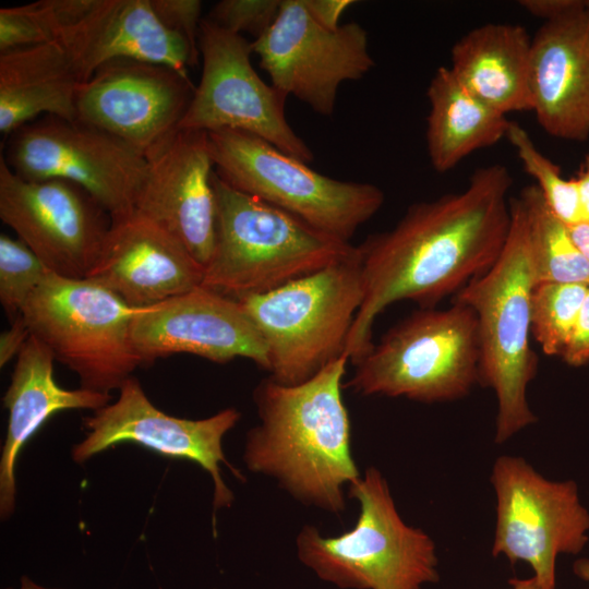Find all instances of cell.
Masks as SVG:
<instances>
[{
	"mask_svg": "<svg viewBox=\"0 0 589 589\" xmlns=\"http://www.w3.org/2000/svg\"><path fill=\"white\" fill-rule=\"evenodd\" d=\"M512 184L505 166L480 167L461 192L412 204L390 230L358 245L364 298L345 348L352 364L373 347L374 322L387 306L434 308L495 264L509 232Z\"/></svg>",
	"mask_w": 589,
	"mask_h": 589,
	"instance_id": "obj_1",
	"label": "cell"
},
{
	"mask_svg": "<svg viewBox=\"0 0 589 589\" xmlns=\"http://www.w3.org/2000/svg\"><path fill=\"white\" fill-rule=\"evenodd\" d=\"M348 361L341 356L297 385L261 381L253 392L260 422L247 433L243 452L248 470L336 516L346 509L345 488L361 477L341 395Z\"/></svg>",
	"mask_w": 589,
	"mask_h": 589,
	"instance_id": "obj_2",
	"label": "cell"
},
{
	"mask_svg": "<svg viewBox=\"0 0 589 589\" xmlns=\"http://www.w3.org/2000/svg\"><path fill=\"white\" fill-rule=\"evenodd\" d=\"M509 206L510 227L500 257L453 300L470 306L477 317L479 384L496 397V444L538 420L527 400L538 371V357L530 347L534 277L528 225L520 197H510Z\"/></svg>",
	"mask_w": 589,
	"mask_h": 589,
	"instance_id": "obj_3",
	"label": "cell"
},
{
	"mask_svg": "<svg viewBox=\"0 0 589 589\" xmlns=\"http://www.w3.org/2000/svg\"><path fill=\"white\" fill-rule=\"evenodd\" d=\"M216 230L202 287L238 300L276 289L347 255L353 248L257 197L216 172Z\"/></svg>",
	"mask_w": 589,
	"mask_h": 589,
	"instance_id": "obj_4",
	"label": "cell"
},
{
	"mask_svg": "<svg viewBox=\"0 0 589 589\" xmlns=\"http://www.w3.org/2000/svg\"><path fill=\"white\" fill-rule=\"evenodd\" d=\"M363 298L362 257L353 247L324 268L237 301L265 344L268 377L297 385L345 356Z\"/></svg>",
	"mask_w": 589,
	"mask_h": 589,
	"instance_id": "obj_5",
	"label": "cell"
},
{
	"mask_svg": "<svg viewBox=\"0 0 589 589\" xmlns=\"http://www.w3.org/2000/svg\"><path fill=\"white\" fill-rule=\"evenodd\" d=\"M347 495L360 506L352 529L324 537L305 525L297 536V555L305 567L341 589H422L438 581L433 539L402 520L378 469L366 468Z\"/></svg>",
	"mask_w": 589,
	"mask_h": 589,
	"instance_id": "obj_6",
	"label": "cell"
},
{
	"mask_svg": "<svg viewBox=\"0 0 589 589\" xmlns=\"http://www.w3.org/2000/svg\"><path fill=\"white\" fill-rule=\"evenodd\" d=\"M473 310L421 308L390 327L357 363L344 387L362 396L432 404L461 399L479 384Z\"/></svg>",
	"mask_w": 589,
	"mask_h": 589,
	"instance_id": "obj_7",
	"label": "cell"
},
{
	"mask_svg": "<svg viewBox=\"0 0 589 589\" xmlns=\"http://www.w3.org/2000/svg\"><path fill=\"white\" fill-rule=\"evenodd\" d=\"M216 175L231 188L349 242L384 203L371 183L337 180L238 130L207 132Z\"/></svg>",
	"mask_w": 589,
	"mask_h": 589,
	"instance_id": "obj_8",
	"label": "cell"
},
{
	"mask_svg": "<svg viewBox=\"0 0 589 589\" xmlns=\"http://www.w3.org/2000/svg\"><path fill=\"white\" fill-rule=\"evenodd\" d=\"M136 311L88 278L50 273L21 316L56 361L77 375L82 388L110 394L143 365L131 340Z\"/></svg>",
	"mask_w": 589,
	"mask_h": 589,
	"instance_id": "obj_9",
	"label": "cell"
},
{
	"mask_svg": "<svg viewBox=\"0 0 589 589\" xmlns=\"http://www.w3.org/2000/svg\"><path fill=\"white\" fill-rule=\"evenodd\" d=\"M495 493L493 556L527 563L541 589H555L556 558L589 541V510L577 483L553 481L525 458L502 455L490 477Z\"/></svg>",
	"mask_w": 589,
	"mask_h": 589,
	"instance_id": "obj_10",
	"label": "cell"
},
{
	"mask_svg": "<svg viewBox=\"0 0 589 589\" xmlns=\"http://www.w3.org/2000/svg\"><path fill=\"white\" fill-rule=\"evenodd\" d=\"M2 157L23 179L75 183L111 217L134 211L148 167L144 154L115 135L50 116L10 134Z\"/></svg>",
	"mask_w": 589,
	"mask_h": 589,
	"instance_id": "obj_11",
	"label": "cell"
},
{
	"mask_svg": "<svg viewBox=\"0 0 589 589\" xmlns=\"http://www.w3.org/2000/svg\"><path fill=\"white\" fill-rule=\"evenodd\" d=\"M202 75L178 130H238L308 164L313 153L286 118L287 95L266 84L251 63L252 41L208 19L201 22Z\"/></svg>",
	"mask_w": 589,
	"mask_h": 589,
	"instance_id": "obj_12",
	"label": "cell"
},
{
	"mask_svg": "<svg viewBox=\"0 0 589 589\" xmlns=\"http://www.w3.org/2000/svg\"><path fill=\"white\" fill-rule=\"evenodd\" d=\"M117 400L83 419L85 437L72 447V459L83 464L107 448L134 443L166 457L187 459L201 466L213 480V525L215 513L233 503V493L225 483L220 465L239 481L244 474L226 458L223 440L236 426L241 413L226 408L197 420L170 416L157 408L134 376L118 389Z\"/></svg>",
	"mask_w": 589,
	"mask_h": 589,
	"instance_id": "obj_13",
	"label": "cell"
},
{
	"mask_svg": "<svg viewBox=\"0 0 589 589\" xmlns=\"http://www.w3.org/2000/svg\"><path fill=\"white\" fill-rule=\"evenodd\" d=\"M272 85L322 116L335 110L346 81L363 77L374 65L366 31L356 22L322 26L304 0H281L269 28L252 41Z\"/></svg>",
	"mask_w": 589,
	"mask_h": 589,
	"instance_id": "obj_14",
	"label": "cell"
},
{
	"mask_svg": "<svg viewBox=\"0 0 589 589\" xmlns=\"http://www.w3.org/2000/svg\"><path fill=\"white\" fill-rule=\"evenodd\" d=\"M0 218L52 274L72 279L88 276L111 225L110 214L81 187L23 179L2 155Z\"/></svg>",
	"mask_w": 589,
	"mask_h": 589,
	"instance_id": "obj_15",
	"label": "cell"
},
{
	"mask_svg": "<svg viewBox=\"0 0 589 589\" xmlns=\"http://www.w3.org/2000/svg\"><path fill=\"white\" fill-rule=\"evenodd\" d=\"M194 91L189 75L167 65L112 60L81 85L77 121L115 135L147 157L178 130Z\"/></svg>",
	"mask_w": 589,
	"mask_h": 589,
	"instance_id": "obj_16",
	"label": "cell"
},
{
	"mask_svg": "<svg viewBox=\"0 0 589 589\" xmlns=\"http://www.w3.org/2000/svg\"><path fill=\"white\" fill-rule=\"evenodd\" d=\"M131 340L143 364L189 353L216 363L245 358L268 370L265 344L239 301L202 286L137 309Z\"/></svg>",
	"mask_w": 589,
	"mask_h": 589,
	"instance_id": "obj_17",
	"label": "cell"
},
{
	"mask_svg": "<svg viewBox=\"0 0 589 589\" xmlns=\"http://www.w3.org/2000/svg\"><path fill=\"white\" fill-rule=\"evenodd\" d=\"M134 209L172 237L205 267L215 243L214 161L208 134L177 130L147 157Z\"/></svg>",
	"mask_w": 589,
	"mask_h": 589,
	"instance_id": "obj_18",
	"label": "cell"
},
{
	"mask_svg": "<svg viewBox=\"0 0 589 589\" xmlns=\"http://www.w3.org/2000/svg\"><path fill=\"white\" fill-rule=\"evenodd\" d=\"M204 267L175 237L135 209L111 217L96 264L86 278L128 305L152 306L200 287Z\"/></svg>",
	"mask_w": 589,
	"mask_h": 589,
	"instance_id": "obj_19",
	"label": "cell"
},
{
	"mask_svg": "<svg viewBox=\"0 0 589 589\" xmlns=\"http://www.w3.org/2000/svg\"><path fill=\"white\" fill-rule=\"evenodd\" d=\"M532 111L550 135L589 137V8L546 21L531 38Z\"/></svg>",
	"mask_w": 589,
	"mask_h": 589,
	"instance_id": "obj_20",
	"label": "cell"
},
{
	"mask_svg": "<svg viewBox=\"0 0 589 589\" xmlns=\"http://www.w3.org/2000/svg\"><path fill=\"white\" fill-rule=\"evenodd\" d=\"M59 41L73 56L84 83L117 59L163 64L183 75L195 65L187 43L160 22L151 0H91Z\"/></svg>",
	"mask_w": 589,
	"mask_h": 589,
	"instance_id": "obj_21",
	"label": "cell"
},
{
	"mask_svg": "<svg viewBox=\"0 0 589 589\" xmlns=\"http://www.w3.org/2000/svg\"><path fill=\"white\" fill-rule=\"evenodd\" d=\"M52 352L31 335L16 357L10 385L3 396L9 412L0 457V516L9 518L15 508L17 457L25 444L55 413L64 410H97L112 396L85 388L65 389L53 377Z\"/></svg>",
	"mask_w": 589,
	"mask_h": 589,
	"instance_id": "obj_22",
	"label": "cell"
},
{
	"mask_svg": "<svg viewBox=\"0 0 589 589\" xmlns=\"http://www.w3.org/2000/svg\"><path fill=\"white\" fill-rule=\"evenodd\" d=\"M84 83L61 41L0 53V131L9 136L40 115L77 120L76 98Z\"/></svg>",
	"mask_w": 589,
	"mask_h": 589,
	"instance_id": "obj_23",
	"label": "cell"
},
{
	"mask_svg": "<svg viewBox=\"0 0 589 589\" xmlns=\"http://www.w3.org/2000/svg\"><path fill=\"white\" fill-rule=\"evenodd\" d=\"M531 38L525 27L486 23L459 38L450 51L457 80L503 115L532 111Z\"/></svg>",
	"mask_w": 589,
	"mask_h": 589,
	"instance_id": "obj_24",
	"label": "cell"
},
{
	"mask_svg": "<svg viewBox=\"0 0 589 589\" xmlns=\"http://www.w3.org/2000/svg\"><path fill=\"white\" fill-rule=\"evenodd\" d=\"M426 147L432 167L447 172L477 149L506 137L509 120L467 89L449 67L428 86Z\"/></svg>",
	"mask_w": 589,
	"mask_h": 589,
	"instance_id": "obj_25",
	"label": "cell"
},
{
	"mask_svg": "<svg viewBox=\"0 0 589 589\" xmlns=\"http://www.w3.org/2000/svg\"><path fill=\"white\" fill-rule=\"evenodd\" d=\"M534 285L579 284L589 287V261L572 240L566 225L545 204L536 184L521 189Z\"/></svg>",
	"mask_w": 589,
	"mask_h": 589,
	"instance_id": "obj_26",
	"label": "cell"
},
{
	"mask_svg": "<svg viewBox=\"0 0 589 589\" xmlns=\"http://www.w3.org/2000/svg\"><path fill=\"white\" fill-rule=\"evenodd\" d=\"M91 0H40L0 9V52L58 41Z\"/></svg>",
	"mask_w": 589,
	"mask_h": 589,
	"instance_id": "obj_27",
	"label": "cell"
},
{
	"mask_svg": "<svg viewBox=\"0 0 589 589\" xmlns=\"http://www.w3.org/2000/svg\"><path fill=\"white\" fill-rule=\"evenodd\" d=\"M589 287L536 284L531 292V336L546 356H562Z\"/></svg>",
	"mask_w": 589,
	"mask_h": 589,
	"instance_id": "obj_28",
	"label": "cell"
},
{
	"mask_svg": "<svg viewBox=\"0 0 589 589\" xmlns=\"http://www.w3.org/2000/svg\"><path fill=\"white\" fill-rule=\"evenodd\" d=\"M506 139L516 149L525 171L536 180L534 184L551 212L565 225L582 221L575 178L565 179L561 168L538 149L519 123L509 122Z\"/></svg>",
	"mask_w": 589,
	"mask_h": 589,
	"instance_id": "obj_29",
	"label": "cell"
},
{
	"mask_svg": "<svg viewBox=\"0 0 589 589\" xmlns=\"http://www.w3.org/2000/svg\"><path fill=\"white\" fill-rule=\"evenodd\" d=\"M50 273L22 240L0 235V302L10 321Z\"/></svg>",
	"mask_w": 589,
	"mask_h": 589,
	"instance_id": "obj_30",
	"label": "cell"
},
{
	"mask_svg": "<svg viewBox=\"0 0 589 589\" xmlns=\"http://www.w3.org/2000/svg\"><path fill=\"white\" fill-rule=\"evenodd\" d=\"M281 0H223L209 12L208 20L235 34L250 33L254 39L274 23Z\"/></svg>",
	"mask_w": 589,
	"mask_h": 589,
	"instance_id": "obj_31",
	"label": "cell"
},
{
	"mask_svg": "<svg viewBox=\"0 0 589 589\" xmlns=\"http://www.w3.org/2000/svg\"><path fill=\"white\" fill-rule=\"evenodd\" d=\"M160 22L188 45L195 64L199 61V35L202 2L199 0H151Z\"/></svg>",
	"mask_w": 589,
	"mask_h": 589,
	"instance_id": "obj_32",
	"label": "cell"
},
{
	"mask_svg": "<svg viewBox=\"0 0 589 589\" xmlns=\"http://www.w3.org/2000/svg\"><path fill=\"white\" fill-rule=\"evenodd\" d=\"M569 366L589 364V289L584 299L569 341L561 356Z\"/></svg>",
	"mask_w": 589,
	"mask_h": 589,
	"instance_id": "obj_33",
	"label": "cell"
},
{
	"mask_svg": "<svg viewBox=\"0 0 589 589\" xmlns=\"http://www.w3.org/2000/svg\"><path fill=\"white\" fill-rule=\"evenodd\" d=\"M529 14L551 21L589 8V0H521L519 1Z\"/></svg>",
	"mask_w": 589,
	"mask_h": 589,
	"instance_id": "obj_34",
	"label": "cell"
},
{
	"mask_svg": "<svg viewBox=\"0 0 589 589\" xmlns=\"http://www.w3.org/2000/svg\"><path fill=\"white\" fill-rule=\"evenodd\" d=\"M29 337V328L20 314L11 321V326L0 335L1 368L19 356Z\"/></svg>",
	"mask_w": 589,
	"mask_h": 589,
	"instance_id": "obj_35",
	"label": "cell"
},
{
	"mask_svg": "<svg viewBox=\"0 0 589 589\" xmlns=\"http://www.w3.org/2000/svg\"><path fill=\"white\" fill-rule=\"evenodd\" d=\"M310 14L322 26L336 29L342 13L354 3L352 0H304Z\"/></svg>",
	"mask_w": 589,
	"mask_h": 589,
	"instance_id": "obj_36",
	"label": "cell"
},
{
	"mask_svg": "<svg viewBox=\"0 0 589 589\" xmlns=\"http://www.w3.org/2000/svg\"><path fill=\"white\" fill-rule=\"evenodd\" d=\"M575 180L579 193L582 221L589 223V154L585 156Z\"/></svg>",
	"mask_w": 589,
	"mask_h": 589,
	"instance_id": "obj_37",
	"label": "cell"
},
{
	"mask_svg": "<svg viewBox=\"0 0 589 589\" xmlns=\"http://www.w3.org/2000/svg\"><path fill=\"white\" fill-rule=\"evenodd\" d=\"M566 227L576 247L589 261V223L580 221L573 225H566Z\"/></svg>",
	"mask_w": 589,
	"mask_h": 589,
	"instance_id": "obj_38",
	"label": "cell"
},
{
	"mask_svg": "<svg viewBox=\"0 0 589 589\" xmlns=\"http://www.w3.org/2000/svg\"><path fill=\"white\" fill-rule=\"evenodd\" d=\"M509 585L510 589H541L533 576L526 579L513 578Z\"/></svg>",
	"mask_w": 589,
	"mask_h": 589,
	"instance_id": "obj_39",
	"label": "cell"
},
{
	"mask_svg": "<svg viewBox=\"0 0 589 589\" xmlns=\"http://www.w3.org/2000/svg\"><path fill=\"white\" fill-rule=\"evenodd\" d=\"M574 573L577 577L589 582V558L577 560L573 565Z\"/></svg>",
	"mask_w": 589,
	"mask_h": 589,
	"instance_id": "obj_40",
	"label": "cell"
},
{
	"mask_svg": "<svg viewBox=\"0 0 589 589\" xmlns=\"http://www.w3.org/2000/svg\"><path fill=\"white\" fill-rule=\"evenodd\" d=\"M19 589H62V588L45 587L40 584L35 582L33 579H31L27 576H22Z\"/></svg>",
	"mask_w": 589,
	"mask_h": 589,
	"instance_id": "obj_41",
	"label": "cell"
},
{
	"mask_svg": "<svg viewBox=\"0 0 589 589\" xmlns=\"http://www.w3.org/2000/svg\"><path fill=\"white\" fill-rule=\"evenodd\" d=\"M5 589H11V588H5Z\"/></svg>",
	"mask_w": 589,
	"mask_h": 589,
	"instance_id": "obj_42",
	"label": "cell"
}]
</instances>
